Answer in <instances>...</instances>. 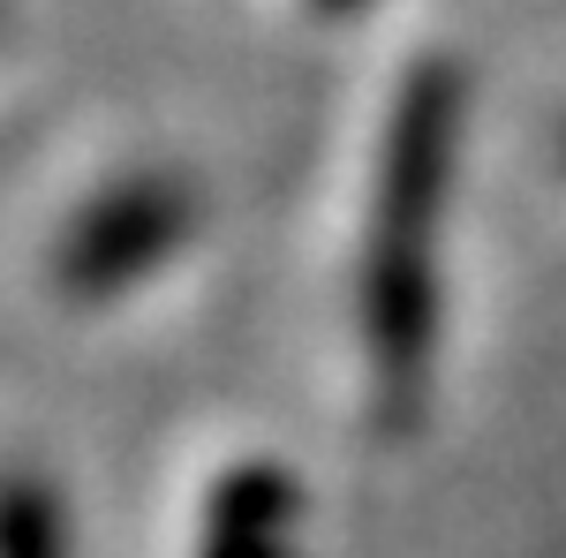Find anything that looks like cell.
Returning <instances> with one entry per match:
<instances>
[{
	"instance_id": "2",
	"label": "cell",
	"mask_w": 566,
	"mask_h": 558,
	"mask_svg": "<svg viewBox=\"0 0 566 558\" xmlns=\"http://www.w3.org/2000/svg\"><path fill=\"white\" fill-rule=\"evenodd\" d=\"M197 227V197L181 189L175 173H136L114 181L98 204L69 219L61 250H53V287L69 302H106L151 280L159 264L181 250V234Z\"/></svg>"
},
{
	"instance_id": "1",
	"label": "cell",
	"mask_w": 566,
	"mask_h": 558,
	"mask_svg": "<svg viewBox=\"0 0 566 558\" xmlns=\"http://www.w3.org/2000/svg\"><path fill=\"white\" fill-rule=\"evenodd\" d=\"M453 159H461V69L423 61L392 98L370 250H363V355L392 408L416 400L438 340V227H446Z\"/></svg>"
},
{
	"instance_id": "3",
	"label": "cell",
	"mask_w": 566,
	"mask_h": 558,
	"mask_svg": "<svg viewBox=\"0 0 566 558\" xmlns=\"http://www.w3.org/2000/svg\"><path fill=\"white\" fill-rule=\"evenodd\" d=\"M287 536H295V475L272 461H242L212 491L197 558H287Z\"/></svg>"
},
{
	"instance_id": "5",
	"label": "cell",
	"mask_w": 566,
	"mask_h": 558,
	"mask_svg": "<svg viewBox=\"0 0 566 558\" xmlns=\"http://www.w3.org/2000/svg\"><path fill=\"white\" fill-rule=\"evenodd\" d=\"M317 8H325V15H348V8H363V0H317Z\"/></svg>"
},
{
	"instance_id": "4",
	"label": "cell",
	"mask_w": 566,
	"mask_h": 558,
	"mask_svg": "<svg viewBox=\"0 0 566 558\" xmlns=\"http://www.w3.org/2000/svg\"><path fill=\"white\" fill-rule=\"evenodd\" d=\"M0 558H69L61 498L31 468H0Z\"/></svg>"
}]
</instances>
